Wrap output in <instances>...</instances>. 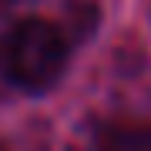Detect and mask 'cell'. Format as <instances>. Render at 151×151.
Here are the masks:
<instances>
[{"mask_svg":"<svg viewBox=\"0 0 151 151\" xmlns=\"http://www.w3.org/2000/svg\"><path fill=\"white\" fill-rule=\"evenodd\" d=\"M67 67V37L50 20H17L0 34V77L10 87L40 94Z\"/></svg>","mask_w":151,"mask_h":151,"instance_id":"cell-1","label":"cell"},{"mask_svg":"<svg viewBox=\"0 0 151 151\" xmlns=\"http://www.w3.org/2000/svg\"><path fill=\"white\" fill-rule=\"evenodd\" d=\"M97 151H151V128H138V124L108 128L101 134Z\"/></svg>","mask_w":151,"mask_h":151,"instance_id":"cell-2","label":"cell"}]
</instances>
